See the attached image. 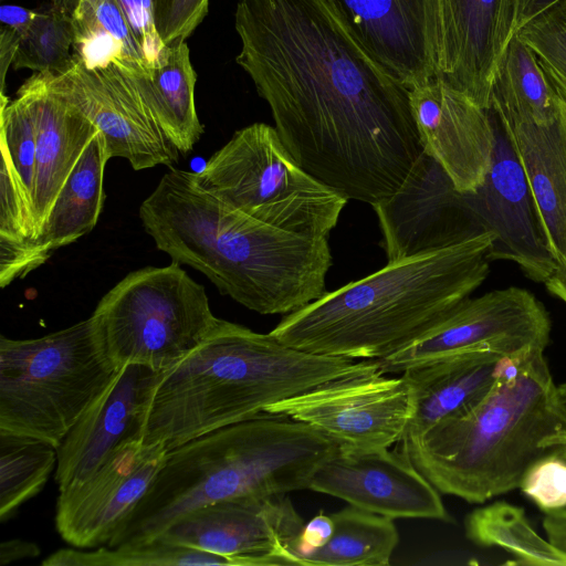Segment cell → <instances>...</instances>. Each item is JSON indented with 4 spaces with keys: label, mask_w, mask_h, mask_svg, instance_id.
Here are the masks:
<instances>
[{
    "label": "cell",
    "mask_w": 566,
    "mask_h": 566,
    "mask_svg": "<svg viewBox=\"0 0 566 566\" xmlns=\"http://www.w3.org/2000/svg\"><path fill=\"white\" fill-rule=\"evenodd\" d=\"M235 62L270 107L297 164L371 207L423 151L410 88L361 48L328 0H240Z\"/></svg>",
    "instance_id": "cell-1"
},
{
    "label": "cell",
    "mask_w": 566,
    "mask_h": 566,
    "mask_svg": "<svg viewBox=\"0 0 566 566\" xmlns=\"http://www.w3.org/2000/svg\"><path fill=\"white\" fill-rule=\"evenodd\" d=\"M139 218L171 261L201 272L222 295L259 314L287 315L327 292V238L259 221L201 189L191 171L169 167Z\"/></svg>",
    "instance_id": "cell-2"
},
{
    "label": "cell",
    "mask_w": 566,
    "mask_h": 566,
    "mask_svg": "<svg viewBox=\"0 0 566 566\" xmlns=\"http://www.w3.org/2000/svg\"><path fill=\"white\" fill-rule=\"evenodd\" d=\"M494 240L483 231L451 247L388 262L285 315L270 332L293 348L380 359L417 338L481 286Z\"/></svg>",
    "instance_id": "cell-3"
},
{
    "label": "cell",
    "mask_w": 566,
    "mask_h": 566,
    "mask_svg": "<svg viewBox=\"0 0 566 566\" xmlns=\"http://www.w3.org/2000/svg\"><path fill=\"white\" fill-rule=\"evenodd\" d=\"M375 371L376 360L303 352L220 318L199 346L164 371L145 440L170 450L326 381Z\"/></svg>",
    "instance_id": "cell-4"
},
{
    "label": "cell",
    "mask_w": 566,
    "mask_h": 566,
    "mask_svg": "<svg viewBox=\"0 0 566 566\" xmlns=\"http://www.w3.org/2000/svg\"><path fill=\"white\" fill-rule=\"evenodd\" d=\"M340 444L291 417L262 413L167 451L129 518L106 546L155 541L189 512L218 501L308 489Z\"/></svg>",
    "instance_id": "cell-5"
},
{
    "label": "cell",
    "mask_w": 566,
    "mask_h": 566,
    "mask_svg": "<svg viewBox=\"0 0 566 566\" xmlns=\"http://www.w3.org/2000/svg\"><path fill=\"white\" fill-rule=\"evenodd\" d=\"M555 388L544 352L535 353L481 399L396 450L440 493L484 503L520 488L537 460L566 444Z\"/></svg>",
    "instance_id": "cell-6"
},
{
    "label": "cell",
    "mask_w": 566,
    "mask_h": 566,
    "mask_svg": "<svg viewBox=\"0 0 566 566\" xmlns=\"http://www.w3.org/2000/svg\"><path fill=\"white\" fill-rule=\"evenodd\" d=\"M118 368L93 315L38 338L0 336V431L56 448Z\"/></svg>",
    "instance_id": "cell-7"
},
{
    "label": "cell",
    "mask_w": 566,
    "mask_h": 566,
    "mask_svg": "<svg viewBox=\"0 0 566 566\" xmlns=\"http://www.w3.org/2000/svg\"><path fill=\"white\" fill-rule=\"evenodd\" d=\"M193 177L248 216L308 237L328 238L348 201L306 172L275 127L264 123L237 130Z\"/></svg>",
    "instance_id": "cell-8"
},
{
    "label": "cell",
    "mask_w": 566,
    "mask_h": 566,
    "mask_svg": "<svg viewBox=\"0 0 566 566\" xmlns=\"http://www.w3.org/2000/svg\"><path fill=\"white\" fill-rule=\"evenodd\" d=\"M92 315L118 369L142 364L167 370L220 321L203 285L174 261L129 272L99 300Z\"/></svg>",
    "instance_id": "cell-9"
},
{
    "label": "cell",
    "mask_w": 566,
    "mask_h": 566,
    "mask_svg": "<svg viewBox=\"0 0 566 566\" xmlns=\"http://www.w3.org/2000/svg\"><path fill=\"white\" fill-rule=\"evenodd\" d=\"M552 322L543 303L516 286L468 297L423 334L375 359L382 374H396L468 350L516 356L545 350Z\"/></svg>",
    "instance_id": "cell-10"
},
{
    "label": "cell",
    "mask_w": 566,
    "mask_h": 566,
    "mask_svg": "<svg viewBox=\"0 0 566 566\" xmlns=\"http://www.w3.org/2000/svg\"><path fill=\"white\" fill-rule=\"evenodd\" d=\"M411 412V391L403 376L387 377L380 371L326 381L265 410L308 423L340 446L361 450L400 442Z\"/></svg>",
    "instance_id": "cell-11"
},
{
    "label": "cell",
    "mask_w": 566,
    "mask_h": 566,
    "mask_svg": "<svg viewBox=\"0 0 566 566\" xmlns=\"http://www.w3.org/2000/svg\"><path fill=\"white\" fill-rule=\"evenodd\" d=\"M304 522L286 494L198 507L156 539L230 558L234 566L298 565Z\"/></svg>",
    "instance_id": "cell-12"
},
{
    "label": "cell",
    "mask_w": 566,
    "mask_h": 566,
    "mask_svg": "<svg viewBox=\"0 0 566 566\" xmlns=\"http://www.w3.org/2000/svg\"><path fill=\"white\" fill-rule=\"evenodd\" d=\"M44 74L50 88L103 134L109 158H125L135 170L179 161V150L160 129L134 76L119 64L88 66L74 55L65 73Z\"/></svg>",
    "instance_id": "cell-13"
},
{
    "label": "cell",
    "mask_w": 566,
    "mask_h": 566,
    "mask_svg": "<svg viewBox=\"0 0 566 566\" xmlns=\"http://www.w3.org/2000/svg\"><path fill=\"white\" fill-rule=\"evenodd\" d=\"M516 0H427L434 78L491 108L493 75L516 33Z\"/></svg>",
    "instance_id": "cell-14"
},
{
    "label": "cell",
    "mask_w": 566,
    "mask_h": 566,
    "mask_svg": "<svg viewBox=\"0 0 566 566\" xmlns=\"http://www.w3.org/2000/svg\"><path fill=\"white\" fill-rule=\"evenodd\" d=\"M163 442L123 443L87 480L59 491L55 527L69 545H107L129 518L159 473L167 454Z\"/></svg>",
    "instance_id": "cell-15"
},
{
    "label": "cell",
    "mask_w": 566,
    "mask_h": 566,
    "mask_svg": "<svg viewBox=\"0 0 566 566\" xmlns=\"http://www.w3.org/2000/svg\"><path fill=\"white\" fill-rule=\"evenodd\" d=\"M373 208L388 262L444 249L484 231L464 192L424 151L401 186Z\"/></svg>",
    "instance_id": "cell-16"
},
{
    "label": "cell",
    "mask_w": 566,
    "mask_h": 566,
    "mask_svg": "<svg viewBox=\"0 0 566 566\" xmlns=\"http://www.w3.org/2000/svg\"><path fill=\"white\" fill-rule=\"evenodd\" d=\"M493 114L495 148L483 184L464 192L469 208L494 240L490 261L515 263L532 281L545 283L559 266L549 248L544 226L524 170Z\"/></svg>",
    "instance_id": "cell-17"
},
{
    "label": "cell",
    "mask_w": 566,
    "mask_h": 566,
    "mask_svg": "<svg viewBox=\"0 0 566 566\" xmlns=\"http://www.w3.org/2000/svg\"><path fill=\"white\" fill-rule=\"evenodd\" d=\"M311 490L390 518L450 522L440 492L400 452L340 446L314 474Z\"/></svg>",
    "instance_id": "cell-18"
},
{
    "label": "cell",
    "mask_w": 566,
    "mask_h": 566,
    "mask_svg": "<svg viewBox=\"0 0 566 566\" xmlns=\"http://www.w3.org/2000/svg\"><path fill=\"white\" fill-rule=\"evenodd\" d=\"M165 370L120 367L57 447L59 491L87 480L125 442L145 440L153 398Z\"/></svg>",
    "instance_id": "cell-19"
},
{
    "label": "cell",
    "mask_w": 566,
    "mask_h": 566,
    "mask_svg": "<svg viewBox=\"0 0 566 566\" xmlns=\"http://www.w3.org/2000/svg\"><path fill=\"white\" fill-rule=\"evenodd\" d=\"M410 105L423 151L438 161L459 191L478 189L495 148L492 111L437 80L410 90Z\"/></svg>",
    "instance_id": "cell-20"
},
{
    "label": "cell",
    "mask_w": 566,
    "mask_h": 566,
    "mask_svg": "<svg viewBox=\"0 0 566 566\" xmlns=\"http://www.w3.org/2000/svg\"><path fill=\"white\" fill-rule=\"evenodd\" d=\"M367 54L412 90L434 78L427 0H328Z\"/></svg>",
    "instance_id": "cell-21"
},
{
    "label": "cell",
    "mask_w": 566,
    "mask_h": 566,
    "mask_svg": "<svg viewBox=\"0 0 566 566\" xmlns=\"http://www.w3.org/2000/svg\"><path fill=\"white\" fill-rule=\"evenodd\" d=\"M109 155L98 132L62 187L39 235L0 247V286L6 287L43 265L60 248L96 226L105 200L104 170Z\"/></svg>",
    "instance_id": "cell-22"
},
{
    "label": "cell",
    "mask_w": 566,
    "mask_h": 566,
    "mask_svg": "<svg viewBox=\"0 0 566 566\" xmlns=\"http://www.w3.org/2000/svg\"><path fill=\"white\" fill-rule=\"evenodd\" d=\"M17 94L25 98L35 128L33 223L36 238L62 187L99 130L81 111L50 88L44 73L34 72Z\"/></svg>",
    "instance_id": "cell-23"
},
{
    "label": "cell",
    "mask_w": 566,
    "mask_h": 566,
    "mask_svg": "<svg viewBox=\"0 0 566 566\" xmlns=\"http://www.w3.org/2000/svg\"><path fill=\"white\" fill-rule=\"evenodd\" d=\"M522 364L523 354L468 350L403 370L412 412L401 441L422 436L440 420L474 403L499 378L515 374Z\"/></svg>",
    "instance_id": "cell-24"
},
{
    "label": "cell",
    "mask_w": 566,
    "mask_h": 566,
    "mask_svg": "<svg viewBox=\"0 0 566 566\" xmlns=\"http://www.w3.org/2000/svg\"><path fill=\"white\" fill-rule=\"evenodd\" d=\"M496 118L524 170L549 248L562 265L566 260V101L546 126Z\"/></svg>",
    "instance_id": "cell-25"
},
{
    "label": "cell",
    "mask_w": 566,
    "mask_h": 566,
    "mask_svg": "<svg viewBox=\"0 0 566 566\" xmlns=\"http://www.w3.org/2000/svg\"><path fill=\"white\" fill-rule=\"evenodd\" d=\"M132 75L165 136L180 154H189L205 128L196 109L197 75L186 41L167 45L148 73Z\"/></svg>",
    "instance_id": "cell-26"
},
{
    "label": "cell",
    "mask_w": 566,
    "mask_h": 566,
    "mask_svg": "<svg viewBox=\"0 0 566 566\" xmlns=\"http://www.w3.org/2000/svg\"><path fill=\"white\" fill-rule=\"evenodd\" d=\"M562 101L535 52L515 33L496 65L490 109L502 119L546 126Z\"/></svg>",
    "instance_id": "cell-27"
},
{
    "label": "cell",
    "mask_w": 566,
    "mask_h": 566,
    "mask_svg": "<svg viewBox=\"0 0 566 566\" xmlns=\"http://www.w3.org/2000/svg\"><path fill=\"white\" fill-rule=\"evenodd\" d=\"M73 52L88 66L115 62L130 73L150 67L116 0H80L71 17Z\"/></svg>",
    "instance_id": "cell-28"
},
{
    "label": "cell",
    "mask_w": 566,
    "mask_h": 566,
    "mask_svg": "<svg viewBox=\"0 0 566 566\" xmlns=\"http://www.w3.org/2000/svg\"><path fill=\"white\" fill-rule=\"evenodd\" d=\"M329 542L308 555L303 566H385L398 544L392 518L349 505L333 513Z\"/></svg>",
    "instance_id": "cell-29"
},
{
    "label": "cell",
    "mask_w": 566,
    "mask_h": 566,
    "mask_svg": "<svg viewBox=\"0 0 566 566\" xmlns=\"http://www.w3.org/2000/svg\"><path fill=\"white\" fill-rule=\"evenodd\" d=\"M467 537L479 546H497L515 557L514 564L566 566V553L542 537L522 507L499 501L473 510L464 522Z\"/></svg>",
    "instance_id": "cell-30"
},
{
    "label": "cell",
    "mask_w": 566,
    "mask_h": 566,
    "mask_svg": "<svg viewBox=\"0 0 566 566\" xmlns=\"http://www.w3.org/2000/svg\"><path fill=\"white\" fill-rule=\"evenodd\" d=\"M57 463L46 441L0 431V521L4 522L45 485Z\"/></svg>",
    "instance_id": "cell-31"
},
{
    "label": "cell",
    "mask_w": 566,
    "mask_h": 566,
    "mask_svg": "<svg viewBox=\"0 0 566 566\" xmlns=\"http://www.w3.org/2000/svg\"><path fill=\"white\" fill-rule=\"evenodd\" d=\"M42 566H180L229 565L221 555L155 539L142 545L101 546L91 551L61 548L41 562Z\"/></svg>",
    "instance_id": "cell-32"
},
{
    "label": "cell",
    "mask_w": 566,
    "mask_h": 566,
    "mask_svg": "<svg viewBox=\"0 0 566 566\" xmlns=\"http://www.w3.org/2000/svg\"><path fill=\"white\" fill-rule=\"evenodd\" d=\"M73 43L70 15L54 8L36 11L32 23L20 38L12 65L35 73L63 74L74 63Z\"/></svg>",
    "instance_id": "cell-33"
},
{
    "label": "cell",
    "mask_w": 566,
    "mask_h": 566,
    "mask_svg": "<svg viewBox=\"0 0 566 566\" xmlns=\"http://www.w3.org/2000/svg\"><path fill=\"white\" fill-rule=\"evenodd\" d=\"M0 151L1 159L9 165L33 220L35 128L30 107L25 98L19 94L12 101L1 95Z\"/></svg>",
    "instance_id": "cell-34"
},
{
    "label": "cell",
    "mask_w": 566,
    "mask_h": 566,
    "mask_svg": "<svg viewBox=\"0 0 566 566\" xmlns=\"http://www.w3.org/2000/svg\"><path fill=\"white\" fill-rule=\"evenodd\" d=\"M516 33L535 52L549 81L566 101V1L554 6Z\"/></svg>",
    "instance_id": "cell-35"
},
{
    "label": "cell",
    "mask_w": 566,
    "mask_h": 566,
    "mask_svg": "<svg viewBox=\"0 0 566 566\" xmlns=\"http://www.w3.org/2000/svg\"><path fill=\"white\" fill-rule=\"evenodd\" d=\"M520 488L545 514L566 507V459L557 448L526 471Z\"/></svg>",
    "instance_id": "cell-36"
},
{
    "label": "cell",
    "mask_w": 566,
    "mask_h": 566,
    "mask_svg": "<svg viewBox=\"0 0 566 566\" xmlns=\"http://www.w3.org/2000/svg\"><path fill=\"white\" fill-rule=\"evenodd\" d=\"M209 0H155V22L165 45L186 41L202 22Z\"/></svg>",
    "instance_id": "cell-37"
},
{
    "label": "cell",
    "mask_w": 566,
    "mask_h": 566,
    "mask_svg": "<svg viewBox=\"0 0 566 566\" xmlns=\"http://www.w3.org/2000/svg\"><path fill=\"white\" fill-rule=\"evenodd\" d=\"M134 32L149 67L159 64L166 46L155 22V0H116Z\"/></svg>",
    "instance_id": "cell-38"
},
{
    "label": "cell",
    "mask_w": 566,
    "mask_h": 566,
    "mask_svg": "<svg viewBox=\"0 0 566 566\" xmlns=\"http://www.w3.org/2000/svg\"><path fill=\"white\" fill-rule=\"evenodd\" d=\"M335 524L331 515L319 513L311 518L298 537V565L312 553L324 547L332 538Z\"/></svg>",
    "instance_id": "cell-39"
},
{
    "label": "cell",
    "mask_w": 566,
    "mask_h": 566,
    "mask_svg": "<svg viewBox=\"0 0 566 566\" xmlns=\"http://www.w3.org/2000/svg\"><path fill=\"white\" fill-rule=\"evenodd\" d=\"M40 554L41 549L34 542L20 538L7 539L0 544V565L36 558Z\"/></svg>",
    "instance_id": "cell-40"
},
{
    "label": "cell",
    "mask_w": 566,
    "mask_h": 566,
    "mask_svg": "<svg viewBox=\"0 0 566 566\" xmlns=\"http://www.w3.org/2000/svg\"><path fill=\"white\" fill-rule=\"evenodd\" d=\"M566 0H516L515 30L518 32L524 25Z\"/></svg>",
    "instance_id": "cell-41"
},
{
    "label": "cell",
    "mask_w": 566,
    "mask_h": 566,
    "mask_svg": "<svg viewBox=\"0 0 566 566\" xmlns=\"http://www.w3.org/2000/svg\"><path fill=\"white\" fill-rule=\"evenodd\" d=\"M36 11L13 4H3L0 7V20L4 27L10 28L21 35L28 30Z\"/></svg>",
    "instance_id": "cell-42"
},
{
    "label": "cell",
    "mask_w": 566,
    "mask_h": 566,
    "mask_svg": "<svg viewBox=\"0 0 566 566\" xmlns=\"http://www.w3.org/2000/svg\"><path fill=\"white\" fill-rule=\"evenodd\" d=\"M21 34L10 28L2 27L0 31V62H1V95H4L6 74L12 64Z\"/></svg>",
    "instance_id": "cell-43"
},
{
    "label": "cell",
    "mask_w": 566,
    "mask_h": 566,
    "mask_svg": "<svg viewBox=\"0 0 566 566\" xmlns=\"http://www.w3.org/2000/svg\"><path fill=\"white\" fill-rule=\"evenodd\" d=\"M546 290L566 304V260L544 283Z\"/></svg>",
    "instance_id": "cell-44"
},
{
    "label": "cell",
    "mask_w": 566,
    "mask_h": 566,
    "mask_svg": "<svg viewBox=\"0 0 566 566\" xmlns=\"http://www.w3.org/2000/svg\"><path fill=\"white\" fill-rule=\"evenodd\" d=\"M554 408L566 429V381L556 386L553 397Z\"/></svg>",
    "instance_id": "cell-45"
},
{
    "label": "cell",
    "mask_w": 566,
    "mask_h": 566,
    "mask_svg": "<svg viewBox=\"0 0 566 566\" xmlns=\"http://www.w3.org/2000/svg\"><path fill=\"white\" fill-rule=\"evenodd\" d=\"M52 8L72 17L80 0H50Z\"/></svg>",
    "instance_id": "cell-46"
},
{
    "label": "cell",
    "mask_w": 566,
    "mask_h": 566,
    "mask_svg": "<svg viewBox=\"0 0 566 566\" xmlns=\"http://www.w3.org/2000/svg\"><path fill=\"white\" fill-rule=\"evenodd\" d=\"M557 450L566 459V444L558 447ZM558 512L566 514V507Z\"/></svg>",
    "instance_id": "cell-47"
}]
</instances>
